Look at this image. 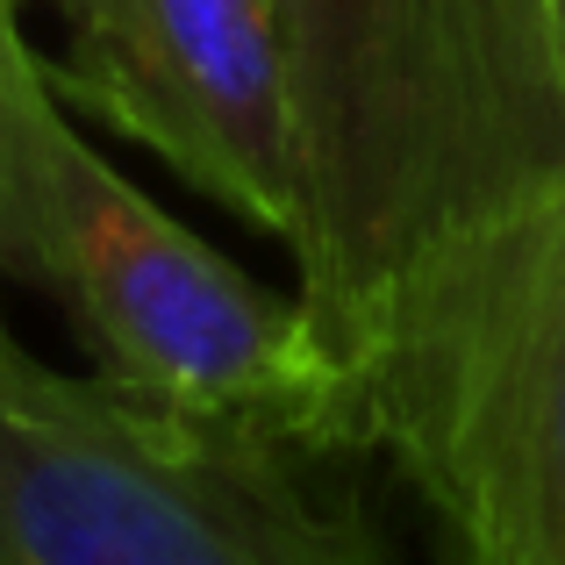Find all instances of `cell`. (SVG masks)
Listing matches in <instances>:
<instances>
[{"label":"cell","instance_id":"cell-1","mask_svg":"<svg viewBox=\"0 0 565 565\" xmlns=\"http://www.w3.org/2000/svg\"><path fill=\"white\" fill-rule=\"evenodd\" d=\"M294 100L301 308L344 365L444 236L565 186V72L537 0H258Z\"/></svg>","mask_w":565,"mask_h":565},{"label":"cell","instance_id":"cell-2","mask_svg":"<svg viewBox=\"0 0 565 565\" xmlns=\"http://www.w3.org/2000/svg\"><path fill=\"white\" fill-rule=\"evenodd\" d=\"M0 273L36 279L129 394L359 444L351 380L301 294L258 287L79 137L22 8H0Z\"/></svg>","mask_w":565,"mask_h":565},{"label":"cell","instance_id":"cell-3","mask_svg":"<svg viewBox=\"0 0 565 565\" xmlns=\"http://www.w3.org/2000/svg\"><path fill=\"white\" fill-rule=\"evenodd\" d=\"M359 458L0 337V565H415L365 509Z\"/></svg>","mask_w":565,"mask_h":565},{"label":"cell","instance_id":"cell-4","mask_svg":"<svg viewBox=\"0 0 565 565\" xmlns=\"http://www.w3.org/2000/svg\"><path fill=\"white\" fill-rule=\"evenodd\" d=\"M344 380L451 565H565V186L423 250Z\"/></svg>","mask_w":565,"mask_h":565},{"label":"cell","instance_id":"cell-5","mask_svg":"<svg viewBox=\"0 0 565 565\" xmlns=\"http://www.w3.org/2000/svg\"><path fill=\"white\" fill-rule=\"evenodd\" d=\"M72 29L51 86L79 94L186 186L294 244L301 151L258 0H51Z\"/></svg>","mask_w":565,"mask_h":565},{"label":"cell","instance_id":"cell-6","mask_svg":"<svg viewBox=\"0 0 565 565\" xmlns=\"http://www.w3.org/2000/svg\"><path fill=\"white\" fill-rule=\"evenodd\" d=\"M537 8H544V29H552V57L565 72V0H537Z\"/></svg>","mask_w":565,"mask_h":565},{"label":"cell","instance_id":"cell-7","mask_svg":"<svg viewBox=\"0 0 565 565\" xmlns=\"http://www.w3.org/2000/svg\"><path fill=\"white\" fill-rule=\"evenodd\" d=\"M0 337H8V316H0Z\"/></svg>","mask_w":565,"mask_h":565},{"label":"cell","instance_id":"cell-8","mask_svg":"<svg viewBox=\"0 0 565 565\" xmlns=\"http://www.w3.org/2000/svg\"><path fill=\"white\" fill-rule=\"evenodd\" d=\"M8 8H22V0H8Z\"/></svg>","mask_w":565,"mask_h":565},{"label":"cell","instance_id":"cell-9","mask_svg":"<svg viewBox=\"0 0 565 565\" xmlns=\"http://www.w3.org/2000/svg\"><path fill=\"white\" fill-rule=\"evenodd\" d=\"M0 8H8V0H0Z\"/></svg>","mask_w":565,"mask_h":565}]
</instances>
